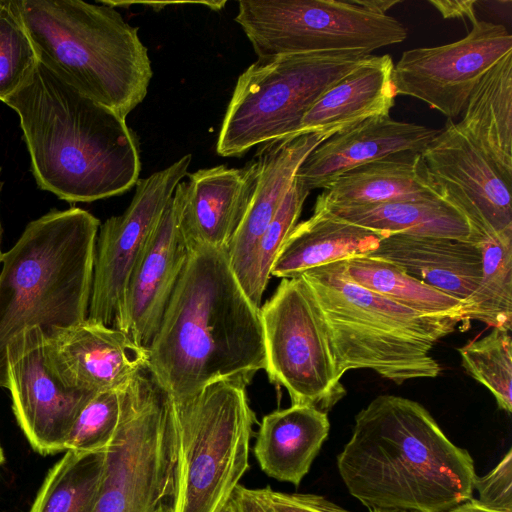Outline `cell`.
<instances>
[{
	"instance_id": "obj_1",
	"label": "cell",
	"mask_w": 512,
	"mask_h": 512,
	"mask_svg": "<svg viewBox=\"0 0 512 512\" xmlns=\"http://www.w3.org/2000/svg\"><path fill=\"white\" fill-rule=\"evenodd\" d=\"M147 352L148 374L174 401L222 380L249 384L265 368L260 308L237 280L227 247L189 248Z\"/></svg>"
},
{
	"instance_id": "obj_2",
	"label": "cell",
	"mask_w": 512,
	"mask_h": 512,
	"mask_svg": "<svg viewBox=\"0 0 512 512\" xmlns=\"http://www.w3.org/2000/svg\"><path fill=\"white\" fill-rule=\"evenodd\" d=\"M348 492L369 509L446 512L473 498L470 453L420 403L379 395L355 416L337 455Z\"/></svg>"
},
{
	"instance_id": "obj_3",
	"label": "cell",
	"mask_w": 512,
	"mask_h": 512,
	"mask_svg": "<svg viewBox=\"0 0 512 512\" xmlns=\"http://www.w3.org/2000/svg\"><path fill=\"white\" fill-rule=\"evenodd\" d=\"M4 103L19 116L42 190L71 203L93 202L121 195L139 180V144L126 119L39 59Z\"/></svg>"
},
{
	"instance_id": "obj_4",
	"label": "cell",
	"mask_w": 512,
	"mask_h": 512,
	"mask_svg": "<svg viewBox=\"0 0 512 512\" xmlns=\"http://www.w3.org/2000/svg\"><path fill=\"white\" fill-rule=\"evenodd\" d=\"M100 221L72 207L31 221L0 269V388L9 344L28 328L47 338L87 319Z\"/></svg>"
},
{
	"instance_id": "obj_5",
	"label": "cell",
	"mask_w": 512,
	"mask_h": 512,
	"mask_svg": "<svg viewBox=\"0 0 512 512\" xmlns=\"http://www.w3.org/2000/svg\"><path fill=\"white\" fill-rule=\"evenodd\" d=\"M38 59L126 119L153 75L138 27L116 8L82 0H13Z\"/></svg>"
},
{
	"instance_id": "obj_6",
	"label": "cell",
	"mask_w": 512,
	"mask_h": 512,
	"mask_svg": "<svg viewBox=\"0 0 512 512\" xmlns=\"http://www.w3.org/2000/svg\"><path fill=\"white\" fill-rule=\"evenodd\" d=\"M300 276L321 309L341 377L349 370L370 369L402 384L440 374L431 351L455 331L459 318L422 314L355 284L345 260Z\"/></svg>"
},
{
	"instance_id": "obj_7",
	"label": "cell",
	"mask_w": 512,
	"mask_h": 512,
	"mask_svg": "<svg viewBox=\"0 0 512 512\" xmlns=\"http://www.w3.org/2000/svg\"><path fill=\"white\" fill-rule=\"evenodd\" d=\"M247 385L222 380L181 401L167 397L176 435L174 512H218L249 469L256 415Z\"/></svg>"
},
{
	"instance_id": "obj_8",
	"label": "cell",
	"mask_w": 512,
	"mask_h": 512,
	"mask_svg": "<svg viewBox=\"0 0 512 512\" xmlns=\"http://www.w3.org/2000/svg\"><path fill=\"white\" fill-rule=\"evenodd\" d=\"M368 53L325 51L257 59L239 77L216 143L222 157L292 137L307 111Z\"/></svg>"
},
{
	"instance_id": "obj_9",
	"label": "cell",
	"mask_w": 512,
	"mask_h": 512,
	"mask_svg": "<svg viewBox=\"0 0 512 512\" xmlns=\"http://www.w3.org/2000/svg\"><path fill=\"white\" fill-rule=\"evenodd\" d=\"M176 461L167 396L143 372L122 390L120 419L105 449L94 512H155L174 499Z\"/></svg>"
},
{
	"instance_id": "obj_10",
	"label": "cell",
	"mask_w": 512,
	"mask_h": 512,
	"mask_svg": "<svg viewBox=\"0 0 512 512\" xmlns=\"http://www.w3.org/2000/svg\"><path fill=\"white\" fill-rule=\"evenodd\" d=\"M235 21L258 59L325 51L370 54L407 37L398 20L352 0H242Z\"/></svg>"
},
{
	"instance_id": "obj_11",
	"label": "cell",
	"mask_w": 512,
	"mask_h": 512,
	"mask_svg": "<svg viewBox=\"0 0 512 512\" xmlns=\"http://www.w3.org/2000/svg\"><path fill=\"white\" fill-rule=\"evenodd\" d=\"M265 368L270 382L284 387L292 404L327 411L345 395L327 325L301 277L282 279L260 307Z\"/></svg>"
},
{
	"instance_id": "obj_12",
	"label": "cell",
	"mask_w": 512,
	"mask_h": 512,
	"mask_svg": "<svg viewBox=\"0 0 512 512\" xmlns=\"http://www.w3.org/2000/svg\"><path fill=\"white\" fill-rule=\"evenodd\" d=\"M192 159L186 154L135 184L126 210L100 225L87 319L125 333V303L131 276Z\"/></svg>"
},
{
	"instance_id": "obj_13",
	"label": "cell",
	"mask_w": 512,
	"mask_h": 512,
	"mask_svg": "<svg viewBox=\"0 0 512 512\" xmlns=\"http://www.w3.org/2000/svg\"><path fill=\"white\" fill-rule=\"evenodd\" d=\"M510 52L512 36L503 25L477 20L456 42L404 51L393 68L395 93L417 98L452 120L463 113L480 79Z\"/></svg>"
},
{
	"instance_id": "obj_14",
	"label": "cell",
	"mask_w": 512,
	"mask_h": 512,
	"mask_svg": "<svg viewBox=\"0 0 512 512\" xmlns=\"http://www.w3.org/2000/svg\"><path fill=\"white\" fill-rule=\"evenodd\" d=\"M6 357L12 409L28 442L42 455L65 451L78 415L96 392L63 382L50 361L46 337L38 327L17 335L9 344Z\"/></svg>"
},
{
	"instance_id": "obj_15",
	"label": "cell",
	"mask_w": 512,
	"mask_h": 512,
	"mask_svg": "<svg viewBox=\"0 0 512 512\" xmlns=\"http://www.w3.org/2000/svg\"><path fill=\"white\" fill-rule=\"evenodd\" d=\"M421 156L440 195L466 216L481 242L512 231V182L457 123L448 119Z\"/></svg>"
},
{
	"instance_id": "obj_16",
	"label": "cell",
	"mask_w": 512,
	"mask_h": 512,
	"mask_svg": "<svg viewBox=\"0 0 512 512\" xmlns=\"http://www.w3.org/2000/svg\"><path fill=\"white\" fill-rule=\"evenodd\" d=\"M46 344L59 377L79 389H123L147 371L146 348L128 334L89 319L46 337Z\"/></svg>"
},
{
	"instance_id": "obj_17",
	"label": "cell",
	"mask_w": 512,
	"mask_h": 512,
	"mask_svg": "<svg viewBox=\"0 0 512 512\" xmlns=\"http://www.w3.org/2000/svg\"><path fill=\"white\" fill-rule=\"evenodd\" d=\"M173 199L188 247H227L250 203L257 179L253 159L240 168L218 165L189 173Z\"/></svg>"
},
{
	"instance_id": "obj_18",
	"label": "cell",
	"mask_w": 512,
	"mask_h": 512,
	"mask_svg": "<svg viewBox=\"0 0 512 512\" xmlns=\"http://www.w3.org/2000/svg\"><path fill=\"white\" fill-rule=\"evenodd\" d=\"M325 140L319 134H303L270 141L257 149L255 188L246 213L227 245L231 268L249 299L257 244L292 186L298 168Z\"/></svg>"
},
{
	"instance_id": "obj_19",
	"label": "cell",
	"mask_w": 512,
	"mask_h": 512,
	"mask_svg": "<svg viewBox=\"0 0 512 512\" xmlns=\"http://www.w3.org/2000/svg\"><path fill=\"white\" fill-rule=\"evenodd\" d=\"M440 130L373 117L319 144L302 162L295 178L309 191L324 189L343 173L400 152L422 151Z\"/></svg>"
},
{
	"instance_id": "obj_20",
	"label": "cell",
	"mask_w": 512,
	"mask_h": 512,
	"mask_svg": "<svg viewBox=\"0 0 512 512\" xmlns=\"http://www.w3.org/2000/svg\"><path fill=\"white\" fill-rule=\"evenodd\" d=\"M188 253L172 196L127 289L125 333L139 346L147 349L155 336Z\"/></svg>"
},
{
	"instance_id": "obj_21",
	"label": "cell",
	"mask_w": 512,
	"mask_h": 512,
	"mask_svg": "<svg viewBox=\"0 0 512 512\" xmlns=\"http://www.w3.org/2000/svg\"><path fill=\"white\" fill-rule=\"evenodd\" d=\"M393 68L389 54L368 55L317 99L292 137L312 133L328 139L367 119L388 116L397 96Z\"/></svg>"
},
{
	"instance_id": "obj_22",
	"label": "cell",
	"mask_w": 512,
	"mask_h": 512,
	"mask_svg": "<svg viewBox=\"0 0 512 512\" xmlns=\"http://www.w3.org/2000/svg\"><path fill=\"white\" fill-rule=\"evenodd\" d=\"M368 256L391 262L460 302L473 293L482 276L480 244L454 238L392 234Z\"/></svg>"
},
{
	"instance_id": "obj_23",
	"label": "cell",
	"mask_w": 512,
	"mask_h": 512,
	"mask_svg": "<svg viewBox=\"0 0 512 512\" xmlns=\"http://www.w3.org/2000/svg\"><path fill=\"white\" fill-rule=\"evenodd\" d=\"M327 412L308 404H292L262 418L254 455L261 470L278 481L299 486L328 438Z\"/></svg>"
},
{
	"instance_id": "obj_24",
	"label": "cell",
	"mask_w": 512,
	"mask_h": 512,
	"mask_svg": "<svg viewBox=\"0 0 512 512\" xmlns=\"http://www.w3.org/2000/svg\"><path fill=\"white\" fill-rule=\"evenodd\" d=\"M441 196L421 153L400 152L353 168L327 185L318 206H364Z\"/></svg>"
},
{
	"instance_id": "obj_25",
	"label": "cell",
	"mask_w": 512,
	"mask_h": 512,
	"mask_svg": "<svg viewBox=\"0 0 512 512\" xmlns=\"http://www.w3.org/2000/svg\"><path fill=\"white\" fill-rule=\"evenodd\" d=\"M384 237L314 209L312 216L297 223L285 240L271 268V276L295 278L315 267L368 256Z\"/></svg>"
},
{
	"instance_id": "obj_26",
	"label": "cell",
	"mask_w": 512,
	"mask_h": 512,
	"mask_svg": "<svg viewBox=\"0 0 512 512\" xmlns=\"http://www.w3.org/2000/svg\"><path fill=\"white\" fill-rule=\"evenodd\" d=\"M341 220L383 236L409 234L446 237L480 244L466 216L442 196L391 201L364 206H318Z\"/></svg>"
},
{
	"instance_id": "obj_27",
	"label": "cell",
	"mask_w": 512,
	"mask_h": 512,
	"mask_svg": "<svg viewBox=\"0 0 512 512\" xmlns=\"http://www.w3.org/2000/svg\"><path fill=\"white\" fill-rule=\"evenodd\" d=\"M463 112L458 126L512 182V52L480 79Z\"/></svg>"
},
{
	"instance_id": "obj_28",
	"label": "cell",
	"mask_w": 512,
	"mask_h": 512,
	"mask_svg": "<svg viewBox=\"0 0 512 512\" xmlns=\"http://www.w3.org/2000/svg\"><path fill=\"white\" fill-rule=\"evenodd\" d=\"M345 269L355 284L402 306L426 315L457 317L461 321L462 302L391 262L360 256L345 260Z\"/></svg>"
},
{
	"instance_id": "obj_29",
	"label": "cell",
	"mask_w": 512,
	"mask_h": 512,
	"mask_svg": "<svg viewBox=\"0 0 512 512\" xmlns=\"http://www.w3.org/2000/svg\"><path fill=\"white\" fill-rule=\"evenodd\" d=\"M481 280L462 302L461 323L480 321L492 328L512 330V231L486 238Z\"/></svg>"
},
{
	"instance_id": "obj_30",
	"label": "cell",
	"mask_w": 512,
	"mask_h": 512,
	"mask_svg": "<svg viewBox=\"0 0 512 512\" xmlns=\"http://www.w3.org/2000/svg\"><path fill=\"white\" fill-rule=\"evenodd\" d=\"M105 450L66 451L49 470L28 512H94Z\"/></svg>"
},
{
	"instance_id": "obj_31",
	"label": "cell",
	"mask_w": 512,
	"mask_h": 512,
	"mask_svg": "<svg viewBox=\"0 0 512 512\" xmlns=\"http://www.w3.org/2000/svg\"><path fill=\"white\" fill-rule=\"evenodd\" d=\"M510 330L493 328L486 336L458 349L466 372L486 387L500 409L512 412V338Z\"/></svg>"
},
{
	"instance_id": "obj_32",
	"label": "cell",
	"mask_w": 512,
	"mask_h": 512,
	"mask_svg": "<svg viewBox=\"0 0 512 512\" xmlns=\"http://www.w3.org/2000/svg\"><path fill=\"white\" fill-rule=\"evenodd\" d=\"M37 52L13 0H0V100L4 102L27 80Z\"/></svg>"
},
{
	"instance_id": "obj_33",
	"label": "cell",
	"mask_w": 512,
	"mask_h": 512,
	"mask_svg": "<svg viewBox=\"0 0 512 512\" xmlns=\"http://www.w3.org/2000/svg\"><path fill=\"white\" fill-rule=\"evenodd\" d=\"M310 191L293 181L272 221L261 236L255 251L250 300L258 308L271 277V268L285 240L296 226Z\"/></svg>"
},
{
	"instance_id": "obj_34",
	"label": "cell",
	"mask_w": 512,
	"mask_h": 512,
	"mask_svg": "<svg viewBox=\"0 0 512 512\" xmlns=\"http://www.w3.org/2000/svg\"><path fill=\"white\" fill-rule=\"evenodd\" d=\"M122 390L97 392L88 401L73 425L65 451L92 453L106 449L119 423Z\"/></svg>"
},
{
	"instance_id": "obj_35",
	"label": "cell",
	"mask_w": 512,
	"mask_h": 512,
	"mask_svg": "<svg viewBox=\"0 0 512 512\" xmlns=\"http://www.w3.org/2000/svg\"><path fill=\"white\" fill-rule=\"evenodd\" d=\"M478 500L493 509L512 512V450L509 449L498 464L474 483Z\"/></svg>"
},
{
	"instance_id": "obj_36",
	"label": "cell",
	"mask_w": 512,
	"mask_h": 512,
	"mask_svg": "<svg viewBox=\"0 0 512 512\" xmlns=\"http://www.w3.org/2000/svg\"><path fill=\"white\" fill-rule=\"evenodd\" d=\"M254 492L268 512H350L316 494L285 493L269 486Z\"/></svg>"
},
{
	"instance_id": "obj_37",
	"label": "cell",
	"mask_w": 512,
	"mask_h": 512,
	"mask_svg": "<svg viewBox=\"0 0 512 512\" xmlns=\"http://www.w3.org/2000/svg\"><path fill=\"white\" fill-rule=\"evenodd\" d=\"M436 10L445 19H468L473 23L477 21L474 0H430Z\"/></svg>"
},
{
	"instance_id": "obj_38",
	"label": "cell",
	"mask_w": 512,
	"mask_h": 512,
	"mask_svg": "<svg viewBox=\"0 0 512 512\" xmlns=\"http://www.w3.org/2000/svg\"><path fill=\"white\" fill-rule=\"evenodd\" d=\"M103 4L112 6L114 8H129L133 4L144 5L154 11H159L164 9L167 5H175V4H200L204 5L207 8L213 11H220L226 5V1H112V0H101L99 1Z\"/></svg>"
},
{
	"instance_id": "obj_39",
	"label": "cell",
	"mask_w": 512,
	"mask_h": 512,
	"mask_svg": "<svg viewBox=\"0 0 512 512\" xmlns=\"http://www.w3.org/2000/svg\"><path fill=\"white\" fill-rule=\"evenodd\" d=\"M232 497L238 506L239 512H268L255 494L254 489L239 484L235 488Z\"/></svg>"
},
{
	"instance_id": "obj_40",
	"label": "cell",
	"mask_w": 512,
	"mask_h": 512,
	"mask_svg": "<svg viewBox=\"0 0 512 512\" xmlns=\"http://www.w3.org/2000/svg\"><path fill=\"white\" fill-rule=\"evenodd\" d=\"M355 4L365 10L376 13L386 14L391 7L400 3L399 0H352Z\"/></svg>"
},
{
	"instance_id": "obj_41",
	"label": "cell",
	"mask_w": 512,
	"mask_h": 512,
	"mask_svg": "<svg viewBox=\"0 0 512 512\" xmlns=\"http://www.w3.org/2000/svg\"><path fill=\"white\" fill-rule=\"evenodd\" d=\"M446 512H504L490 508L482 504L478 499L470 498L469 500L453 507Z\"/></svg>"
},
{
	"instance_id": "obj_42",
	"label": "cell",
	"mask_w": 512,
	"mask_h": 512,
	"mask_svg": "<svg viewBox=\"0 0 512 512\" xmlns=\"http://www.w3.org/2000/svg\"><path fill=\"white\" fill-rule=\"evenodd\" d=\"M218 512H239L234 498L231 496Z\"/></svg>"
},
{
	"instance_id": "obj_43",
	"label": "cell",
	"mask_w": 512,
	"mask_h": 512,
	"mask_svg": "<svg viewBox=\"0 0 512 512\" xmlns=\"http://www.w3.org/2000/svg\"><path fill=\"white\" fill-rule=\"evenodd\" d=\"M155 512H174L173 500L162 503Z\"/></svg>"
},
{
	"instance_id": "obj_44",
	"label": "cell",
	"mask_w": 512,
	"mask_h": 512,
	"mask_svg": "<svg viewBox=\"0 0 512 512\" xmlns=\"http://www.w3.org/2000/svg\"><path fill=\"white\" fill-rule=\"evenodd\" d=\"M370 512H411L405 510H394V509H369Z\"/></svg>"
},
{
	"instance_id": "obj_45",
	"label": "cell",
	"mask_w": 512,
	"mask_h": 512,
	"mask_svg": "<svg viewBox=\"0 0 512 512\" xmlns=\"http://www.w3.org/2000/svg\"><path fill=\"white\" fill-rule=\"evenodd\" d=\"M4 462V453L0 445V466Z\"/></svg>"
},
{
	"instance_id": "obj_46",
	"label": "cell",
	"mask_w": 512,
	"mask_h": 512,
	"mask_svg": "<svg viewBox=\"0 0 512 512\" xmlns=\"http://www.w3.org/2000/svg\"><path fill=\"white\" fill-rule=\"evenodd\" d=\"M0 172H1V168H0ZM0 191H1V181H0ZM0 242H1V223H0ZM2 252H1V248H0V264H1V258H2Z\"/></svg>"
}]
</instances>
